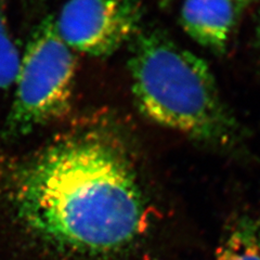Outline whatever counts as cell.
Wrapping results in <instances>:
<instances>
[{
	"label": "cell",
	"instance_id": "7a4b0ae2",
	"mask_svg": "<svg viewBox=\"0 0 260 260\" xmlns=\"http://www.w3.org/2000/svg\"><path fill=\"white\" fill-rule=\"evenodd\" d=\"M129 71L136 103L149 119L206 142L232 138L233 119L207 63L161 31L137 35Z\"/></svg>",
	"mask_w": 260,
	"mask_h": 260
},
{
	"label": "cell",
	"instance_id": "52a82bcc",
	"mask_svg": "<svg viewBox=\"0 0 260 260\" xmlns=\"http://www.w3.org/2000/svg\"><path fill=\"white\" fill-rule=\"evenodd\" d=\"M21 53L15 44L8 15L7 0H0V91L14 84Z\"/></svg>",
	"mask_w": 260,
	"mask_h": 260
},
{
	"label": "cell",
	"instance_id": "8992f818",
	"mask_svg": "<svg viewBox=\"0 0 260 260\" xmlns=\"http://www.w3.org/2000/svg\"><path fill=\"white\" fill-rule=\"evenodd\" d=\"M215 260H260V220L242 217L235 221Z\"/></svg>",
	"mask_w": 260,
	"mask_h": 260
},
{
	"label": "cell",
	"instance_id": "3957f363",
	"mask_svg": "<svg viewBox=\"0 0 260 260\" xmlns=\"http://www.w3.org/2000/svg\"><path fill=\"white\" fill-rule=\"evenodd\" d=\"M75 74L74 51L60 37L54 16L49 15L32 29L21 54L5 137L26 136L67 113Z\"/></svg>",
	"mask_w": 260,
	"mask_h": 260
},
{
	"label": "cell",
	"instance_id": "6da1fadb",
	"mask_svg": "<svg viewBox=\"0 0 260 260\" xmlns=\"http://www.w3.org/2000/svg\"><path fill=\"white\" fill-rule=\"evenodd\" d=\"M18 214L52 246L89 258H115L148 230V205L124 152L102 138L64 141L23 175Z\"/></svg>",
	"mask_w": 260,
	"mask_h": 260
},
{
	"label": "cell",
	"instance_id": "5b68a950",
	"mask_svg": "<svg viewBox=\"0 0 260 260\" xmlns=\"http://www.w3.org/2000/svg\"><path fill=\"white\" fill-rule=\"evenodd\" d=\"M232 0H183L184 30L201 46L223 52L234 24Z\"/></svg>",
	"mask_w": 260,
	"mask_h": 260
},
{
	"label": "cell",
	"instance_id": "ba28073f",
	"mask_svg": "<svg viewBox=\"0 0 260 260\" xmlns=\"http://www.w3.org/2000/svg\"><path fill=\"white\" fill-rule=\"evenodd\" d=\"M235 3V4H237L238 6H240V7H243L244 5H246L248 2H249V0H232V3Z\"/></svg>",
	"mask_w": 260,
	"mask_h": 260
},
{
	"label": "cell",
	"instance_id": "277c9868",
	"mask_svg": "<svg viewBox=\"0 0 260 260\" xmlns=\"http://www.w3.org/2000/svg\"><path fill=\"white\" fill-rule=\"evenodd\" d=\"M140 20L138 0H67L54 18L67 46L91 56L115 52L137 35Z\"/></svg>",
	"mask_w": 260,
	"mask_h": 260
},
{
	"label": "cell",
	"instance_id": "9c48e42d",
	"mask_svg": "<svg viewBox=\"0 0 260 260\" xmlns=\"http://www.w3.org/2000/svg\"><path fill=\"white\" fill-rule=\"evenodd\" d=\"M259 26H260V25H259Z\"/></svg>",
	"mask_w": 260,
	"mask_h": 260
}]
</instances>
